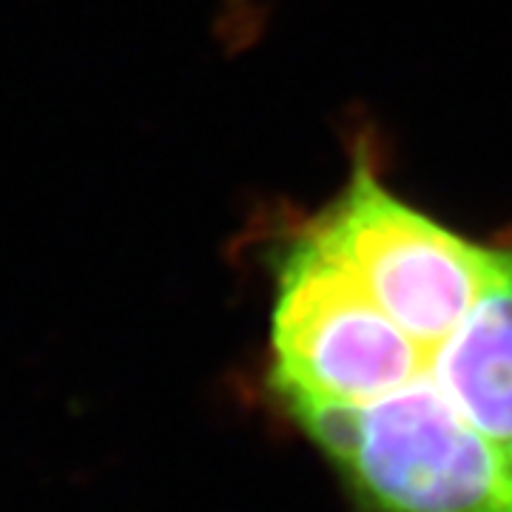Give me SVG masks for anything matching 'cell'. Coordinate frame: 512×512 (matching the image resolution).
<instances>
[{
    "label": "cell",
    "mask_w": 512,
    "mask_h": 512,
    "mask_svg": "<svg viewBox=\"0 0 512 512\" xmlns=\"http://www.w3.org/2000/svg\"><path fill=\"white\" fill-rule=\"evenodd\" d=\"M376 512H512V464L430 373L379 402H288Z\"/></svg>",
    "instance_id": "6da1fadb"
},
{
    "label": "cell",
    "mask_w": 512,
    "mask_h": 512,
    "mask_svg": "<svg viewBox=\"0 0 512 512\" xmlns=\"http://www.w3.org/2000/svg\"><path fill=\"white\" fill-rule=\"evenodd\" d=\"M271 339L285 404L362 407L430 373V353L308 231L279 262Z\"/></svg>",
    "instance_id": "7a4b0ae2"
},
{
    "label": "cell",
    "mask_w": 512,
    "mask_h": 512,
    "mask_svg": "<svg viewBox=\"0 0 512 512\" xmlns=\"http://www.w3.org/2000/svg\"><path fill=\"white\" fill-rule=\"evenodd\" d=\"M308 234L430 359L473 308L498 256L393 197L365 165Z\"/></svg>",
    "instance_id": "3957f363"
},
{
    "label": "cell",
    "mask_w": 512,
    "mask_h": 512,
    "mask_svg": "<svg viewBox=\"0 0 512 512\" xmlns=\"http://www.w3.org/2000/svg\"><path fill=\"white\" fill-rule=\"evenodd\" d=\"M430 376L512 464V248H498L473 308L433 353Z\"/></svg>",
    "instance_id": "277c9868"
},
{
    "label": "cell",
    "mask_w": 512,
    "mask_h": 512,
    "mask_svg": "<svg viewBox=\"0 0 512 512\" xmlns=\"http://www.w3.org/2000/svg\"><path fill=\"white\" fill-rule=\"evenodd\" d=\"M228 6H231V15H234L239 26H242V20L248 18V0H228Z\"/></svg>",
    "instance_id": "5b68a950"
}]
</instances>
